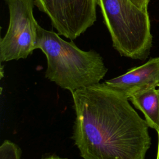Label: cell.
Segmentation results:
<instances>
[{
  "label": "cell",
  "instance_id": "obj_3",
  "mask_svg": "<svg viewBox=\"0 0 159 159\" xmlns=\"http://www.w3.org/2000/svg\"><path fill=\"white\" fill-rule=\"evenodd\" d=\"M97 3L114 49L122 57L145 60L153 42L148 10L131 0H97Z\"/></svg>",
  "mask_w": 159,
  "mask_h": 159
},
{
  "label": "cell",
  "instance_id": "obj_8",
  "mask_svg": "<svg viewBox=\"0 0 159 159\" xmlns=\"http://www.w3.org/2000/svg\"><path fill=\"white\" fill-rule=\"evenodd\" d=\"M20 148L9 140H4L0 147V159H20Z\"/></svg>",
  "mask_w": 159,
  "mask_h": 159
},
{
  "label": "cell",
  "instance_id": "obj_10",
  "mask_svg": "<svg viewBox=\"0 0 159 159\" xmlns=\"http://www.w3.org/2000/svg\"><path fill=\"white\" fill-rule=\"evenodd\" d=\"M158 149H157V153L156 159H159V131L158 132Z\"/></svg>",
  "mask_w": 159,
  "mask_h": 159
},
{
  "label": "cell",
  "instance_id": "obj_2",
  "mask_svg": "<svg viewBox=\"0 0 159 159\" xmlns=\"http://www.w3.org/2000/svg\"><path fill=\"white\" fill-rule=\"evenodd\" d=\"M37 48L47 58L45 77L71 93L99 83L107 71L99 53L81 50L73 42H67L58 33L41 26Z\"/></svg>",
  "mask_w": 159,
  "mask_h": 159
},
{
  "label": "cell",
  "instance_id": "obj_6",
  "mask_svg": "<svg viewBox=\"0 0 159 159\" xmlns=\"http://www.w3.org/2000/svg\"><path fill=\"white\" fill-rule=\"evenodd\" d=\"M105 83L124 94L128 99L137 93L156 88L159 84V57L151 58L143 65L105 81Z\"/></svg>",
  "mask_w": 159,
  "mask_h": 159
},
{
  "label": "cell",
  "instance_id": "obj_1",
  "mask_svg": "<svg viewBox=\"0 0 159 159\" xmlns=\"http://www.w3.org/2000/svg\"><path fill=\"white\" fill-rule=\"evenodd\" d=\"M71 94L73 139L83 159H145L149 127L124 94L105 83Z\"/></svg>",
  "mask_w": 159,
  "mask_h": 159
},
{
  "label": "cell",
  "instance_id": "obj_7",
  "mask_svg": "<svg viewBox=\"0 0 159 159\" xmlns=\"http://www.w3.org/2000/svg\"><path fill=\"white\" fill-rule=\"evenodd\" d=\"M129 100L144 115L150 128L159 131V90L156 88L146 89L131 96Z\"/></svg>",
  "mask_w": 159,
  "mask_h": 159
},
{
  "label": "cell",
  "instance_id": "obj_11",
  "mask_svg": "<svg viewBox=\"0 0 159 159\" xmlns=\"http://www.w3.org/2000/svg\"><path fill=\"white\" fill-rule=\"evenodd\" d=\"M157 87H158V90H159V84H158V86H157Z\"/></svg>",
  "mask_w": 159,
  "mask_h": 159
},
{
  "label": "cell",
  "instance_id": "obj_9",
  "mask_svg": "<svg viewBox=\"0 0 159 159\" xmlns=\"http://www.w3.org/2000/svg\"><path fill=\"white\" fill-rule=\"evenodd\" d=\"M43 159H67V158H60L57 156H50L46 158H44Z\"/></svg>",
  "mask_w": 159,
  "mask_h": 159
},
{
  "label": "cell",
  "instance_id": "obj_5",
  "mask_svg": "<svg viewBox=\"0 0 159 159\" xmlns=\"http://www.w3.org/2000/svg\"><path fill=\"white\" fill-rule=\"evenodd\" d=\"M60 35L75 40L96 20L97 0H34Z\"/></svg>",
  "mask_w": 159,
  "mask_h": 159
},
{
  "label": "cell",
  "instance_id": "obj_4",
  "mask_svg": "<svg viewBox=\"0 0 159 159\" xmlns=\"http://www.w3.org/2000/svg\"><path fill=\"white\" fill-rule=\"evenodd\" d=\"M9 12L7 32L0 40V61L25 59L37 48L40 25L34 16V0H4Z\"/></svg>",
  "mask_w": 159,
  "mask_h": 159
}]
</instances>
